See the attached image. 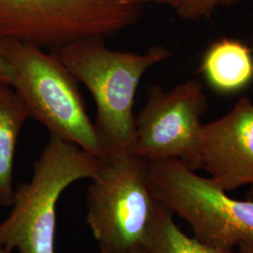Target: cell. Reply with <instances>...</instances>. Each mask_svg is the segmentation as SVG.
Returning <instances> with one entry per match:
<instances>
[{
  "instance_id": "obj_1",
  "label": "cell",
  "mask_w": 253,
  "mask_h": 253,
  "mask_svg": "<svg viewBox=\"0 0 253 253\" xmlns=\"http://www.w3.org/2000/svg\"><path fill=\"white\" fill-rule=\"evenodd\" d=\"M95 100V126L107 158L134 153L136 91L145 73L171 56L168 48L153 46L145 53L112 50L104 39H86L53 51Z\"/></svg>"
},
{
  "instance_id": "obj_2",
  "label": "cell",
  "mask_w": 253,
  "mask_h": 253,
  "mask_svg": "<svg viewBox=\"0 0 253 253\" xmlns=\"http://www.w3.org/2000/svg\"><path fill=\"white\" fill-rule=\"evenodd\" d=\"M0 53L9 64L11 86L50 136L61 138L105 161L107 154L88 117L77 81L53 54L41 47L0 38Z\"/></svg>"
},
{
  "instance_id": "obj_3",
  "label": "cell",
  "mask_w": 253,
  "mask_h": 253,
  "mask_svg": "<svg viewBox=\"0 0 253 253\" xmlns=\"http://www.w3.org/2000/svg\"><path fill=\"white\" fill-rule=\"evenodd\" d=\"M100 163L78 145L50 136L31 179L15 189L11 211L0 222V247L15 253H55L58 200L74 182L92 179Z\"/></svg>"
},
{
  "instance_id": "obj_4",
  "label": "cell",
  "mask_w": 253,
  "mask_h": 253,
  "mask_svg": "<svg viewBox=\"0 0 253 253\" xmlns=\"http://www.w3.org/2000/svg\"><path fill=\"white\" fill-rule=\"evenodd\" d=\"M154 0H0V38L53 51L132 27Z\"/></svg>"
},
{
  "instance_id": "obj_5",
  "label": "cell",
  "mask_w": 253,
  "mask_h": 253,
  "mask_svg": "<svg viewBox=\"0 0 253 253\" xmlns=\"http://www.w3.org/2000/svg\"><path fill=\"white\" fill-rule=\"evenodd\" d=\"M87 190L86 222L100 253L145 250L160 204L147 179V162L135 154L101 161Z\"/></svg>"
},
{
  "instance_id": "obj_6",
  "label": "cell",
  "mask_w": 253,
  "mask_h": 253,
  "mask_svg": "<svg viewBox=\"0 0 253 253\" xmlns=\"http://www.w3.org/2000/svg\"><path fill=\"white\" fill-rule=\"evenodd\" d=\"M147 179L157 202L187 221L201 242L233 251L253 241L252 200L230 197L177 159L147 162Z\"/></svg>"
},
{
  "instance_id": "obj_7",
  "label": "cell",
  "mask_w": 253,
  "mask_h": 253,
  "mask_svg": "<svg viewBox=\"0 0 253 253\" xmlns=\"http://www.w3.org/2000/svg\"><path fill=\"white\" fill-rule=\"evenodd\" d=\"M207 109L199 82H184L170 90L153 85L135 118L136 156L147 162L177 159L198 170L201 119Z\"/></svg>"
},
{
  "instance_id": "obj_8",
  "label": "cell",
  "mask_w": 253,
  "mask_h": 253,
  "mask_svg": "<svg viewBox=\"0 0 253 253\" xmlns=\"http://www.w3.org/2000/svg\"><path fill=\"white\" fill-rule=\"evenodd\" d=\"M224 191L253 187V102L242 98L222 118L203 124L199 169Z\"/></svg>"
},
{
  "instance_id": "obj_9",
  "label": "cell",
  "mask_w": 253,
  "mask_h": 253,
  "mask_svg": "<svg viewBox=\"0 0 253 253\" xmlns=\"http://www.w3.org/2000/svg\"><path fill=\"white\" fill-rule=\"evenodd\" d=\"M200 71L214 90L238 92L253 82V53L239 40L222 38L208 47Z\"/></svg>"
},
{
  "instance_id": "obj_10",
  "label": "cell",
  "mask_w": 253,
  "mask_h": 253,
  "mask_svg": "<svg viewBox=\"0 0 253 253\" xmlns=\"http://www.w3.org/2000/svg\"><path fill=\"white\" fill-rule=\"evenodd\" d=\"M29 118L26 104L12 86L0 83V206L4 208L12 205L15 150L22 127Z\"/></svg>"
},
{
  "instance_id": "obj_11",
  "label": "cell",
  "mask_w": 253,
  "mask_h": 253,
  "mask_svg": "<svg viewBox=\"0 0 253 253\" xmlns=\"http://www.w3.org/2000/svg\"><path fill=\"white\" fill-rule=\"evenodd\" d=\"M172 213L160 205L156 221L145 245L146 253H231L190 237L173 220Z\"/></svg>"
},
{
  "instance_id": "obj_12",
  "label": "cell",
  "mask_w": 253,
  "mask_h": 253,
  "mask_svg": "<svg viewBox=\"0 0 253 253\" xmlns=\"http://www.w3.org/2000/svg\"><path fill=\"white\" fill-rule=\"evenodd\" d=\"M156 3L169 7L181 18L198 21L210 17L216 9L228 8L242 0H154Z\"/></svg>"
},
{
  "instance_id": "obj_13",
  "label": "cell",
  "mask_w": 253,
  "mask_h": 253,
  "mask_svg": "<svg viewBox=\"0 0 253 253\" xmlns=\"http://www.w3.org/2000/svg\"><path fill=\"white\" fill-rule=\"evenodd\" d=\"M0 83L11 84V73L9 64L0 53Z\"/></svg>"
},
{
  "instance_id": "obj_14",
  "label": "cell",
  "mask_w": 253,
  "mask_h": 253,
  "mask_svg": "<svg viewBox=\"0 0 253 253\" xmlns=\"http://www.w3.org/2000/svg\"><path fill=\"white\" fill-rule=\"evenodd\" d=\"M231 253H253V241H247L237 245Z\"/></svg>"
},
{
  "instance_id": "obj_15",
  "label": "cell",
  "mask_w": 253,
  "mask_h": 253,
  "mask_svg": "<svg viewBox=\"0 0 253 253\" xmlns=\"http://www.w3.org/2000/svg\"><path fill=\"white\" fill-rule=\"evenodd\" d=\"M248 199L253 201V187H252V189H251V190H250L249 193H248Z\"/></svg>"
},
{
  "instance_id": "obj_16",
  "label": "cell",
  "mask_w": 253,
  "mask_h": 253,
  "mask_svg": "<svg viewBox=\"0 0 253 253\" xmlns=\"http://www.w3.org/2000/svg\"><path fill=\"white\" fill-rule=\"evenodd\" d=\"M0 253H13L12 252H10L9 250H6V249H4V248H2V247H0Z\"/></svg>"
},
{
  "instance_id": "obj_17",
  "label": "cell",
  "mask_w": 253,
  "mask_h": 253,
  "mask_svg": "<svg viewBox=\"0 0 253 253\" xmlns=\"http://www.w3.org/2000/svg\"><path fill=\"white\" fill-rule=\"evenodd\" d=\"M146 253V252H145V250H142V251H138V252H135V253Z\"/></svg>"
}]
</instances>
